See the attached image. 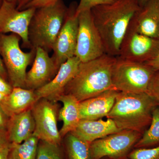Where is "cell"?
Returning a JSON list of instances; mask_svg holds the SVG:
<instances>
[{"instance_id":"cell-32","label":"cell","mask_w":159,"mask_h":159,"mask_svg":"<svg viewBox=\"0 0 159 159\" xmlns=\"http://www.w3.org/2000/svg\"><path fill=\"white\" fill-rule=\"evenodd\" d=\"M145 63L151 67L155 71L159 70V52L153 59Z\"/></svg>"},{"instance_id":"cell-1","label":"cell","mask_w":159,"mask_h":159,"mask_svg":"<svg viewBox=\"0 0 159 159\" xmlns=\"http://www.w3.org/2000/svg\"><path fill=\"white\" fill-rule=\"evenodd\" d=\"M140 8L137 0H117L112 4L100 5L91 9L105 54L118 56L131 20Z\"/></svg>"},{"instance_id":"cell-6","label":"cell","mask_w":159,"mask_h":159,"mask_svg":"<svg viewBox=\"0 0 159 159\" xmlns=\"http://www.w3.org/2000/svg\"><path fill=\"white\" fill-rule=\"evenodd\" d=\"M20 38L14 34H0V54L2 57L11 85L26 89V78L28 66L34 60L35 49L25 52L20 46Z\"/></svg>"},{"instance_id":"cell-10","label":"cell","mask_w":159,"mask_h":159,"mask_svg":"<svg viewBox=\"0 0 159 159\" xmlns=\"http://www.w3.org/2000/svg\"><path fill=\"white\" fill-rule=\"evenodd\" d=\"M78 4L71 3L61 30L54 43L52 58L58 69L61 64L75 56L78 34V15L77 13Z\"/></svg>"},{"instance_id":"cell-5","label":"cell","mask_w":159,"mask_h":159,"mask_svg":"<svg viewBox=\"0 0 159 159\" xmlns=\"http://www.w3.org/2000/svg\"><path fill=\"white\" fill-rule=\"evenodd\" d=\"M155 72L145 63L131 61L117 56L112 72L113 86L120 92L147 93Z\"/></svg>"},{"instance_id":"cell-24","label":"cell","mask_w":159,"mask_h":159,"mask_svg":"<svg viewBox=\"0 0 159 159\" xmlns=\"http://www.w3.org/2000/svg\"><path fill=\"white\" fill-rule=\"evenodd\" d=\"M35 159H62L59 145L39 140Z\"/></svg>"},{"instance_id":"cell-37","label":"cell","mask_w":159,"mask_h":159,"mask_svg":"<svg viewBox=\"0 0 159 159\" xmlns=\"http://www.w3.org/2000/svg\"><path fill=\"white\" fill-rule=\"evenodd\" d=\"M6 2H9L13 3V4H16L17 6L18 2L19 0H5Z\"/></svg>"},{"instance_id":"cell-11","label":"cell","mask_w":159,"mask_h":159,"mask_svg":"<svg viewBox=\"0 0 159 159\" xmlns=\"http://www.w3.org/2000/svg\"><path fill=\"white\" fill-rule=\"evenodd\" d=\"M36 9L31 8L19 10L16 4L3 0L0 7V34L11 32L16 34L22 40L24 48L31 49L29 27Z\"/></svg>"},{"instance_id":"cell-16","label":"cell","mask_w":159,"mask_h":159,"mask_svg":"<svg viewBox=\"0 0 159 159\" xmlns=\"http://www.w3.org/2000/svg\"><path fill=\"white\" fill-rule=\"evenodd\" d=\"M119 92L116 89L109 90L80 102V120H97L107 117Z\"/></svg>"},{"instance_id":"cell-23","label":"cell","mask_w":159,"mask_h":159,"mask_svg":"<svg viewBox=\"0 0 159 159\" xmlns=\"http://www.w3.org/2000/svg\"><path fill=\"white\" fill-rule=\"evenodd\" d=\"M66 146L69 159H92L90 143L70 133L68 134Z\"/></svg>"},{"instance_id":"cell-17","label":"cell","mask_w":159,"mask_h":159,"mask_svg":"<svg viewBox=\"0 0 159 159\" xmlns=\"http://www.w3.org/2000/svg\"><path fill=\"white\" fill-rule=\"evenodd\" d=\"M119 129L111 119L106 120H80L72 134L80 139L91 143L96 140L102 139L111 134L118 132Z\"/></svg>"},{"instance_id":"cell-2","label":"cell","mask_w":159,"mask_h":159,"mask_svg":"<svg viewBox=\"0 0 159 159\" xmlns=\"http://www.w3.org/2000/svg\"><path fill=\"white\" fill-rule=\"evenodd\" d=\"M116 59V57L104 54L96 59L80 62L64 94L72 95L81 102L105 91L115 89L111 77Z\"/></svg>"},{"instance_id":"cell-33","label":"cell","mask_w":159,"mask_h":159,"mask_svg":"<svg viewBox=\"0 0 159 159\" xmlns=\"http://www.w3.org/2000/svg\"><path fill=\"white\" fill-rule=\"evenodd\" d=\"M11 143L0 148V159H8Z\"/></svg>"},{"instance_id":"cell-21","label":"cell","mask_w":159,"mask_h":159,"mask_svg":"<svg viewBox=\"0 0 159 159\" xmlns=\"http://www.w3.org/2000/svg\"><path fill=\"white\" fill-rule=\"evenodd\" d=\"M39 141L33 134L21 143H11L8 159H35Z\"/></svg>"},{"instance_id":"cell-31","label":"cell","mask_w":159,"mask_h":159,"mask_svg":"<svg viewBox=\"0 0 159 159\" xmlns=\"http://www.w3.org/2000/svg\"><path fill=\"white\" fill-rule=\"evenodd\" d=\"M9 118L4 112L0 107V129H7Z\"/></svg>"},{"instance_id":"cell-38","label":"cell","mask_w":159,"mask_h":159,"mask_svg":"<svg viewBox=\"0 0 159 159\" xmlns=\"http://www.w3.org/2000/svg\"><path fill=\"white\" fill-rule=\"evenodd\" d=\"M6 97V95L0 93V104H1V103L2 102L3 99H4V98H5Z\"/></svg>"},{"instance_id":"cell-18","label":"cell","mask_w":159,"mask_h":159,"mask_svg":"<svg viewBox=\"0 0 159 159\" xmlns=\"http://www.w3.org/2000/svg\"><path fill=\"white\" fill-rule=\"evenodd\" d=\"M38 100L34 90L13 88L10 94L6 96L0 107L9 118L32 108Z\"/></svg>"},{"instance_id":"cell-12","label":"cell","mask_w":159,"mask_h":159,"mask_svg":"<svg viewBox=\"0 0 159 159\" xmlns=\"http://www.w3.org/2000/svg\"><path fill=\"white\" fill-rule=\"evenodd\" d=\"M159 52V40L127 30L118 57L131 61L146 63Z\"/></svg>"},{"instance_id":"cell-30","label":"cell","mask_w":159,"mask_h":159,"mask_svg":"<svg viewBox=\"0 0 159 159\" xmlns=\"http://www.w3.org/2000/svg\"><path fill=\"white\" fill-rule=\"evenodd\" d=\"M10 143L6 129H0V148Z\"/></svg>"},{"instance_id":"cell-15","label":"cell","mask_w":159,"mask_h":159,"mask_svg":"<svg viewBox=\"0 0 159 159\" xmlns=\"http://www.w3.org/2000/svg\"><path fill=\"white\" fill-rule=\"evenodd\" d=\"M128 29L159 40V0H149L140 7Z\"/></svg>"},{"instance_id":"cell-13","label":"cell","mask_w":159,"mask_h":159,"mask_svg":"<svg viewBox=\"0 0 159 159\" xmlns=\"http://www.w3.org/2000/svg\"><path fill=\"white\" fill-rule=\"evenodd\" d=\"M81 61L77 57H71L60 66L57 74L48 83L35 90L37 99L45 98L57 102L65 90L73 79Z\"/></svg>"},{"instance_id":"cell-28","label":"cell","mask_w":159,"mask_h":159,"mask_svg":"<svg viewBox=\"0 0 159 159\" xmlns=\"http://www.w3.org/2000/svg\"><path fill=\"white\" fill-rule=\"evenodd\" d=\"M58 0H33L25 7L24 9L33 8L37 9L44 6L52 5ZM23 9V10H24Z\"/></svg>"},{"instance_id":"cell-35","label":"cell","mask_w":159,"mask_h":159,"mask_svg":"<svg viewBox=\"0 0 159 159\" xmlns=\"http://www.w3.org/2000/svg\"><path fill=\"white\" fill-rule=\"evenodd\" d=\"M5 74H6V70L4 67L2 61L1 57V54H0V75L1 76H4Z\"/></svg>"},{"instance_id":"cell-3","label":"cell","mask_w":159,"mask_h":159,"mask_svg":"<svg viewBox=\"0 0 159 159\" xmlns=\"http://www.w3.org/2000/svg\"><path fill=\"white\" fill-rule=\"evenodd\" d=\"M157 101L148 93L119 92L107 118L111 119L122 130L128 129L143 134L149 127Z\"/></svg>"},{"instance_id":"cell-27","label":"cell","mask_w":159,"mask_h":159,"mask_svg":"<svg viewBox=\"0 0 159 159\" xmlns=\"http://www.w3.org/2000/svg\"><path fill=\"white\" fill-rule=\"evenodd\" d=\"M147 93L153 97L159 104V70L155 72L148 85Z\"/></svg>"},{"instance_id":"cell-29","label":"cell","mask_w":159,"mask_h":159,"mask_svg":"<svg viewBox=\"0 0 159 159\" xmlns=\"http://www.w3.org/2000/svg\"><path fill=\"white\" fill-rule=\"evenodd\" d=\"M12 89L13 87L6 82L0 75V93L7 96L11 93Z\"/></svg>"},{"instance_id":"cell-26","label":"cell","mask_w":159,"mask_h":159,"mask_svg":"<svg viewBox=\"0 0 159 159\" xmlns=\"http://www.w3.org/2000/svg\"><path fill=\"white\" fill-rule=\"evenodd\" d=\"M117 0H80L77 5V13L86 10H91L96 6L112 4Z\"/></svg>"},{"instance_id":"cell-25","label":"cell","mask_w":159,"mask_h":159,"mask_svg":"<svg viewBox=\"0 0 159 159\" xmlns=\"http://www.w3.org/2000/svg\"><path fill=\"white\" fill-rule=\"evenodd\" d=\"M130 159H159V145L149 148H137L129 155Z\"/></svg>"},{"instance_id":"cell-20","label":"cell","mask_w":159,"mask_h":159,"mask_svg":"<svg viewBox=\"0 0 159 159\" xmlns=\"http://www.w3.org/2000/svg\"><path fill=\"white\" fill-rule=\"evenodd\" d=\"M63 103L58 112V120L63 122L60 130L61 138L73 131L80 120V102L75 97L69 94H63L57 99Z\"/></svg>"},{"instance_id":"cell-36","label":"cell","mask_w":159,"mask_h":159,"mask_svg":"<svg viewBox=\"0 0 159 159\" xmlns=\"http://www.w3.org/2000/svg\"><path fill=\"white\" fill-rule=\"evenodd\" d=\"M138 4L140 7H142L149 0H137Z\"/></svg>"},{"instance_id":"cell-7","label":"cell","mask_w":159,"mask_h":159,"mask_svg":"<svg viewBox=\"0 0 159 159\" xmlns=\"http://www.w3.org/2000/svg\"><path fill=\"white\" fill-rule=\"evenodd\" d=\"M78 15L79 25L75 56L81 62H87L105 54V49L91 10L81 11Z\"/></svg>"},{"instance_id":"cell-14","label":"cell","mask_w":159,"mask_h":159,"mask_svg":"<svg viewBox=\"0 0 159 159\" xmlns=\"http://www.w3.org/2000/svg\"><path fill=\"white\" fill-rule=\"evenodd\" d=\"M58 70L48 52L36 48L32 67L26 74V89L35 91L42 87L53 79Z\"/></svg>"},{"instance_id":"cell-22","label":"cell","mask_w":159,"mask_h":159,"mask_svg":"<svg viewBox=\"0 0 159 159\" xmlns=\"http://www.w3.org/2000/svg\"><path fill=\"white\" fill-rule=\"evenodd\" d=\"M159 145V106L154 109L149 127L144 132L134 147L149 148Z\"/></svg>"},{"instance_id":"cell-19","label":"cell","mask_w":159,"mask_h":159,"mask_svg":"<svg viewBox=\"0 0 159 159\" xmlns=\"http://www.w3.org/2000/svg\"><path fill=\"white\" fill-rule=\"evenodd\" d=\"M35 122L31 109L9 118L7 130L10 143L20 144L32 136Z\"/></svg>"},{"instance_id":"cell-4","label":"cell","mask_w":159,"mask_h":159,"mask_svg":"<svg viewBox=\"0 0 159 159\" xmlns=\"http://www.w3.org/2000/svg\"><path fill=\"white\" fill-rule=\"evenodd\" d=\"M67 9L62 0L36 9L29 27L31 49L40 48L48 52L53 50Z\"/></svg>"},{"instance_id":"cell-8","label":"cell","mask_w":159,"mask_h":159,"mask_svg":"<svg viewBox=\"0 0 159 159\" xmlns=\"http://www.w3.org/2000/svg\"><path fill=\"white\" fill-rule=\"evenodd\" d=\"M31 111L35 122L33 134L40 141L59 145L62 138L57 127L59 110L57 102L41 98L35 102Z\"/></svg>"},{"instance_id":"cell-39","label":"cell","mask_w":159,"mask_h":159,"mask_svg":"<svg viewBox=\"0 0 159 159\" xmlns=\"http://www.w3.org/2000/svg\"><path fill=\"white\" fill-rule=\"evenodd\" d=\"M2 5H0V7H1V6H2Z\"/></svg>"},{"instance_id":"cell-9","label":"cell","mask_w":159,"mask_h":159,"mask_svg":"<svg viewBox=\"0 0 159 159\" xmlns=\"http://www.w3.org/2000/svg\"><path fill=\"white\" fill-rule=\"evenodd\" d=\"M142 134L136 131L123 129L96 140L90 144L91 158L122 157L135 146Z\"/></svg>"},{"instance_id":"cell-34","label":"cell","mask_w":159,"mask_h":159,"mask_svg":"<svg viewBox=\"0 0 159 159\" xmlns=\"http://www.w3.org/2000/svg\"><path fill=\"white\" fill-rule=\"evenodd\" d=\"M33 0H19L18 2L16 9L19 10H22L29 3Z\"/></svg>"}]
</instances>
